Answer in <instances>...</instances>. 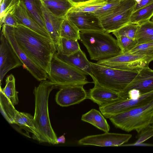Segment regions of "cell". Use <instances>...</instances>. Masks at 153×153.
Wrapping results in <instances>:
<instances>
[{"mask_svg":"<svg viewBox=\"0 0 153 153\" xmlns=\"http://www.w3.org/2000/svg\"><path fill=\"white\" fill-rule=\"evenodd\" d=\"M137 4L135 0H123L108 16L100 19L104 31L112 33L129 23L130 17Z\"/></svg>","mask_w":153,"mask_h":153,"instance_id":"cell-9","label":"cell"},{"mask_svg":"<svg viewBox=\"0 0 153 153\" xmlns=\"http://www.w3.org/2000/svg\"><path fill=\"white\" fill-rule=\"evenodd\" d=\"M153 3V0H141L139 3H137L134 7L135 11Z\"/></svg>","mask_w":153,"mask_h":153,"instance_id":"cell-37","label":"cell"},{"mask_svg":"<svg viewBox=\"0 0 153 153\" xmlns=\"http://www.w3.org/2000/svg\"><path fill=\"white\" fill-rule=\"evenodd\" d=\"M57 88L50 80L42 81L34 89L35 96L34 123L44 142L52 145L58 144L57 137L52 128L49 118L48 101L51 92Z\"/></svg>","mask_w":153,"mask_h":153,"instance_id":"cell-2","label":"cell"},{"mask_svg":"<svg viewBox=\"0 0 153 153\" xmlns=\"http://www.w3.org/2000/svg\"><path fill=\"white\" fill-rule=\"evenodd\" d=\"M93 83L120 92H123L137 74L138 71L113 68L91 62Z\"/></svg>","mask_w":153,"mask_h":153,"instance_id":"cell-5","label":"cell"},{"mask_svg":"<svg viewBox=\"0 0 153 153\" xmlns=\"http://www.w3.org/2000/svg\"><path fill=\"white\" fill-rule=\"evenodd\" d=\"M138 133L137 139L134 143H143L153 137V126L149 125L143 128Z\"/></svg>","mask_w":153,"mask_h":153,"instance_id":"cell-35","label":"cell"},{"mask_svg":"<svg viewBox=\"0 0 153 153\" xmlns=\"http://www.w3.org/2000/svg\"><path fill=\"white\" fill-rule=\"evenodd\" d=\"M0 91L3 93L13 106L18 104V93L16 89L15 79L13 74H10L7 77L5 86L3 88L0 87Z\"/></svg>","mask_w":153,"mask_h":153,"instance_id":"cell-27","label":"cell"},{"mask_svg":"<svg viewBox=\"0 0 153 153\" xmlns=\"http://www.w3.org/2000/svg\"><path fill=\"white\" fill-rule=\"evenodd\" d=\"M23 64L8 41L1 32L0 45V82L10 70Z\"/></svg>","mask_w":153,"mask_h":153,"instance_id":"cell-12","label":"cell"},{"mask_svg":"<svg viewBox=\"0 0 153 153\" xmlns=\"http://www.w3.org/2000/svg\"><path fill=\"white\" fill-rule=\"evenodd\" d=\"M107 3L112 2L122 1L123 0H104Z\"/></svg>","mask_w":153,"mask_h":153,"instance_id":"cell-40","label":"cell"},{"mask_svg":"<svg viewBox=\"0 0 153 153\" xmlns=\"http://www.w3.org/2000/svg\"><path fill=\"white\" fill-rule=\"evenodd\" d=\"M133 89L138 90L141 94L153 91V70L149 67L140 70L122 92Z\"/></svg>","mask_w":153,"mask_h":153,"instance_id":"cell-18","label":"cell"},{"mask_svg":"<svg viewBox=\"0 0 153 153\" xmlns=\"http://www.w3.org/2000/svg\"><path fill=\"white\" fill-rule=\"evenodd\" d=\"M138 27V25L129 23L112 33L115 36H124L135 40Z\"/></svg>","mask_w":153,"mask_h":153,"instance_id":"cell-30","label":"cell"},{"mask_svg":"<svg viewBox=\"0 0 153 153\" xmlns=\"http://www.w3.org/2000/svg\"><path fill=\"white\" fill-rule=\"evenodd\" d=\"M80 37L92 60L97 62L123 53L117 40L105 31L80 32Z\"/></svg>","mask_w":153,"mask_h":153,"instance_id":"cell-3","label":"cell"},{"mask_svg":"<svg viewBox=\"0 0 153 153\" xmlns=\"http://www.w3.org/2000/svg\"><path fill=\"white\" fill-rule=\"evenodd\" d=\"M135 40L137 45L153 41V22L150 20L139 25Z\"/></svg>","mask_w":153,"mask_h":153,"instance_id":"cell-25","label":"cell"},{"mask_svg":"<svg viewBox=\"0 0 153 153\" xmlns=\"http://www.w3.org/2000/svg\"><path fill=\"white\" fill-rule=\"evenodd\" d=\"M12 13L19 24L22 25L41 35L51 39L47 31L37 23L21 1H20Z\"/></svg>","mask_w":153,"mask_h":153,"instance_id":"cell-17","label":"cell"},{"mask_svg":"<svg viewBox=\"0 0 153 153\" xmlns=\"http://www.w3.org/2000/svg\"><path fill=\"white\" fill-rule=\"evenodd\" d=\"M57 141L59 143H64L65 141V138L64 135H62L57 138Z\"/></svg>","mask_w":153,"mask_h":153,"instance_id":"cell-39","label":"cell"},{"mask_svg":"<svg viewBox=\"0 0 153 153\" xmlns=\"http://www.w3.org/2000/svg\"><path fill=\"white\" fill-rule=\"evenodd\" d=\"M54 55L60 59L79 69L93 78V75L91 62L88 60L85 53L81 49L69 56L63 55L56 52Z\"/></svg>","mask_w":153,"mask_h":153,"instance_id":"cell-20","label":"cell"},{"mask_svg":"<svg viewBox=\"0 0 153 153\" xmlns=\"http://www.w3.org/2000/svg\"><path fill=\"white\" fill-rule=\"evenodd\" d=\"M20 0H0V19L7 14L12 13Z\"/></svg>","mask_w":153,"mask_h":153,"instance_id":"cell-33","label":"cell"},{"mask_svg":"<svg viewBox=\"0 0 153 153\" xmlns=\"http://www.w3.org/2000/svg\"><path fill=\"white\" fill-rule=\"evenodd\" d=\"M153 16V3L134 11L129 23L139 25L149 20Z\"/></svg>","mask_w":153,"mask_h":153,"instance_id":"cell-26","label":"cell"},{"mask_svg":"<svg viewBox=\"0 0 153 153\" xmlns=\"http://www.w3.org/2000/svg\"><path fill=\"white\" fill-rule=\"evenodd\" d=\"M1 32L6 38L13 51L26 69L39 81L46 80L48 78L47 73L31 60L18 45L14 36L13 27L3 25Z\"/></svg>","mask_w":153,"mask_h":153,"instance_id":"cell-10","label":"cell"},{"mask_svg":"<svg viewBox=\"0 0 153 153\" xmlns=\"http://www.w3.org/2000/svg\"><path fill=\"white\" fill-rule=\"evenodd\" d=\"M0 24L1 28L3 25L15 27L19 24L18 22L12 12L7 14L0 19Z\"/></svg>","mask_w":153,"mask_h":153,"instance_id":"cell-36","label":"cell"},{"mask_svg":"<svg viewBox=\"0 0 153 153\" xmlns=\"http://www.w3.org/2000/svg\"><path fill=\"white\" fill-rule=\"evenodd\" d=\"M152 125L153 126V122H152Z\"/></svg>","mask_w":153,"mask_h":153,"instance_id":"cell-44","label":"cell"},{"mask_svg":"<svg viewBox=\"0 0 153 153\" xmlns=\"http://www.w3.org/2000/svg\"><path fill=\"white\" fill-rule=\"evenodd\" d=\"M20 47L34 62L49 75L51 63L57 49L52 40L19 24L13 28Z\"/></svg>","mask_w":153,"mask_h":153,"instance_id":"cell-1","label":"cell"},{"mask_svg":"<svg viewBox=\"0 0 153 153\" xmlns=\"http://www.w3.org/2000/svg\"><path fill=\"white\" fill-rule=\"evenodd\" d=\"M20 1L37 23L46 30L42 10V0H20Z\"/></svg>","mask_w":153,"mask_h":153,"instance_id":"cell-23","label":"cell"},{"mask_svg":"<svg viewBox=\"0 0 153 153\" xmlns=\"http://www.w3.org/2000/svg\"><path fill=\"white\" fill-rule=\"evenodd\" d=\"M120 1L107 3L94 13L100 19L106 17L114 11Z\"/></svg>","mask_w":153,"mask_h":153,"instance_id":"cell-34","label":"cell"},{"mask_svg":"<svg viewBox=\"0 0 153 153\" xmlns=\"http://www.w3.org/2000/svg\"><path fill=\"white\" fill-rule=\"evenodd\" d=\"M47 9L54 15L65 18L76 3L71 0H42Z\"/></svg>","mask_w":153,"mask_h":153,"instance_id":"cell-21","label":"cell"},{"mask_svg":"<svg viewBox=\"0 0 153 153\" xmlns=\"http://www.w3.org/2000/svg\"><path fill=\"white\" fill-rule=\"evenodd\" d=\"M106 3L104 0H88L76 3L69 12L94 13Z\"/></svg>","mask_w":153,"mask_h":153,"instance_id":"cell-24","label":"cell"},{"mask_svg":"<svg viewBox=\"0 0 153 153\" xmlns=\"http://www.w3.org/2000/svg\"><path fill=\"white\" fill-rule=\"evenodd\" d=\"M86 75L84 72L60 59L54 54L48 78L56 88L73 85H84L89 83L87 80Z\"/></svg>","mask_w":153,"mask_h":153,"instance_id":"cell-6","label":"cell"},{"mask_svg":"<svg viewBox=\"0 0 153 153\" xmlns=\"http://www.w3.org/2000/svg\"><path fill=\"white\" fill-rule=\"evenodd\" d=\"M80 49L77 40L61 37L56 52L63 55L69 56Z\"/></svg>","mask_w":153,"mask_h":153,"instance_id":"cell-28","label":"cell"},{"mask_svg":"<svg viewBox=\"0 0 153 153\" xmlns=\"http://www.w3.org/2000/svg\"><path fill=\"white\" fill-rule=\"evenodd\" d=\"M93 83L94 86L88 92L87 99L96 103L99 106L125 99L122 92L103 87L95 82Z\"/></svg>","mask_w":153,"mask_h":153,"instance_id":"cell-16","label":"cell"},{"mask_svg":"<svg viewBox=\"0 0 153 153\" xmlns=\"http://www.w3.org/2000/svg\"><path fill=\"white\" fill-rule=\"evenodd\" d=\"M74 2L76 3L88 0H71Z\"/></svg>","mask_w":153,"mask_h":153,"instance_id":"cell-41","label":"cell"},{"mask_svg":"<svg viewBox=\"0 0 153 153\" xmlns=\"http://www.w3.org/2000/svg\"><path fill=\"white\" fill-rule=\"evenodd\" d=\"M0 109L1 113L10 123L19 126L26 132L33 134V137L39 143H44L42 135L33 120L29 113L20 112L13 106L3 93L0 91Z\"/></svg>","mask_w":153,"mask_h":153,"instance_id":"cell-7","label":"cell"},{"mask_svg":"<svg viewBox=\"0 0 153 153\" xmlns=\"http://www.w3.org/2000/svg\"><path fill=\"white\" fill-rule=\"evenodd\" d=\"M84 85L76 84L59 88L55 96L56 103L62 107H67L79 103L87 99L88 92Z\"/></svg>","mask_w":153,"mask_h":153,"instance_id":"cell-13","label":"cell"},{"mask_svg":"<svg viewBox=\"0 0 153 153\" xmlns=\"http://www.w3.org/2000/svg\"><path fill=\"white\" fill-rule=\"evenodd\" d=\"M127 52L133 54L153 56V41L137 45Z\"/></svg>","mask_w":153,"mask_h":153,"instance_id":"cell-31","label":"cell"},{"mask_svg":"<svg viewBox=\"0 0 153 153\" xmlns=\"http://www.w3.org/2000/svg\"><path fill=\"white\" fill-rule=\"evenodd\" d=\"M153 100V91L142 94L137 99L121 100L105 105L103 110L107 117H110L132 108L148 103Z\"/></svg>","mask_w":153,"mask_h":153,"instance_id":"cell-14","label":"cell"},{"mask_svg":"<svg viewBox=\"0 0 153 153\" xmlns=\"http://www.w3.org/2000/svg\"><path fill=\"white\" fill-rule=\"evenodd\" d=\"M80 34L78 28L66 16L61 25V37L78 40L80 39Z\"/></svg>","mask_w":153,"mask_h":153,"instance_id":"cell-29","label":"cell"},{"mask_svg":"<svg viewBox=\"0 0 153 153\" xmlns=\"http://www.w3.org/2000/svg\"><path fill=\"white\" fill-rule=\"evenodd\" d=\"M153 61V56L122 53L109 59L97 61L98 64L108 67L124 70L139 71L149 67Z\"/></svg>","mask_w":153,"mask_h":153,"instance_id":"cell-8","label":"cell"},{"mask_svg":"<svg viewBox=\"0 0 153 153\" xmlns=\"http://www.w3.org/2000/svg\"><path fill=\"white\" fill-rule=\"evenodd\" d=\"M117 128L127 132L138 133L153 121V100L145 104L132 108L109 118Z\"/></svg>","mask_w":153,"mask_h":153,"instance_id":"cell-4","label":"cell"},{"mask_svg":"<svg viewBox=\"0 0 153 153\" xmlns=\"http://www.w3.org/2000/svg\"><path fill=\"white\" fill-rule=\"evenodd\" d=\"M121 146H153V144L145 143H130L128 144H123Z\"/></svg>","mask_w":153,"mask_h":153,"instance_id":"cell-38","label":"cell"},{"mask_svg":"<svg viewBox=\"0 0 153 153\" xmlns=\"http://www.w3.org/2000/svg\"><path fill=\"white\" fill-rule=\"evenodd\" d=\"M137 3H139L141 1V0H135Z\"/></svg>","mask_w":153,"mask_h":153,"instance_id":"cell-42","label":"cell"},{"mask_svg":"<svg viewBox=\"0 0 153 153\" xmlns=\"http://www.w3.org/2000/svg\"><path fill=\"white\" fill-rule=\"evenodd\" d=\"M132 137L130 134L105 132L103 134L87 136L79 140L82 145L100 146H117L127 142Z\"/></svg>","mask_w":153,"mask_h":153,"instance_id":"cell-11","label":"cell"},{"mask_svg":"<svg viewBox=\"0 0 153 153\" xmlns=\"http://www.w3.org/2000/svg\"><path fill=\"white\" fill-rule=\"evenodd\" d=\"M42 10L46 29L55 45L57 49L61 38V24L65 17H59L54 15L47 9L43 3Z\"/></svg>","mask_w":153,"mask_h":153,"instance_id":"cell-19","label":"cell"},{"mask_svg":"<svg viewBox=\"0 0 153 153\" xmlns=\"http://www.w3.org/2000/svg\"><path fill=\"white\" fill-rule=\"evenodd\" d=\"M66 16L80 32L104 31L100 19L94 13L69 12Z\"/></svg>","mask_w":153,"mask_h":153,"instance_id":"cell-15","label":"cell"},{"mask_svg":"<svg viewBox=\"0 0 153 153\" xmlns=\"http://www.w3.org/2000/svg\"><path fill=\"white\" fill-rule=\"evenodd\" d=\"M153 22V16L152 17V18L151 19V20Z\"/></svg>","mask_w":153,"mask_h":153,"instance_id":"cell-43","label":"cell"},{"mask_svg":"<svg viewBox=\"0 0 153 153\" xmlns=\"http://www.w3.org/2000/svg\"><path fill=\"white\" fill-rule=\"evenodd\" d=\"M81 120L105 132H108L110 130V126L104 116L101 112L95 109H92L83 114Z\"/></svg>","mask_w":153,"mask_h":153,"instance_id":"cell-22","label":"cell"},{"mask_svg":"<svg viewBox=\"0 0 153 153\" xmlns=\"http://www.w3.org/2000/svg\"><path fill=\"white\" fill-rule=\"evenodd\" d=\"M115 36L123 53L128 52L137 45L135 40L127 36L122 35Z\"/></svg>","mask_w":153,"mask_h":153,"instance_id":"cell-32","label":"cell"}]
</instances>
